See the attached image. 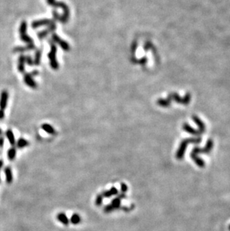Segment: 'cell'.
I'll list each match as a JSON object with an SVG mask.
<instances>
[{
    "label": "cell",
    "mask_w": 230,
    "mask_h": 231,
    "mask_svg": "<svg viewBox=\"0 0 230 231\" xmlns=\"http://www.w3.org/2000/svg\"><path fill=\"white\" fill-rule=\"evenodd\" d=\"M47 3L49 5L56 8H61L64 11V14L59 17V21L61 23H66L68 21L70 17V10L67 5L63 2H56L55 0H47Z\"/></svg>",
    "instance_id": "cell-1"
},
{
    "label": "cell",
    "mask_w": 230,
    "mask_h": 231,
    "mask_svg": "<svg viewBox=\"0 0 230 231\" xmlns=\"http://www.w3.org/2000/svg\"><path fill=\"white\" fill-rule=\"evenodd\" d=\"M201 141V138L197 137V138H187L185 140L182 141V142L181 143L180 146L179 147V150L176 153V158L178 159H182L185 151L186 150V147L190 143H194V144H197Z\"/></svg>",
    "instance_id": "cell-2"
},
{
    "label": "cell",
    "mask_w": 230,
    "mask_h": 231,
    "mask_svg": "<svg viewBox=\"0 0 230 231\" xmlns=\"http://www.w3.org/2000/svg\"><path fill=\"white\" fill-rule=\"evenodd\" d=\"M49 44L51 46V50L48 54V57L49 58V63H50V66L52 69L57 70L59 67L58 62L57 59H56V52H57V47L56 45L55 44L52 40L49 41Z\"/></svg>",
    "instance_id": "cell-3"
},
{
    "label": "cell",
    "mask_w": 230,
    "mask_h": 231,
    "mask_svg": "<svg viewBox=\"0 0 230 231\" xmlns=\"http://www.w3.org/2000/svg\"><path fill=\"white\" fill-rule=\"evenodd\" d=\"M191 96L190 93L185 94L184 97H181L177 93H170L167 96V99L171 101L172 100H173L177 103H180V104L183 105L189 104L190 101H191Z\"/></svg>",
    "instance_id": "cell-4"
},
{
    "label": "cell",
    "mask_w": 230,
    "mask_h": 231,
    "mask_svg": "<svg viewBox=\"0 0 230 231\" xmlns=\"http://www.w3.org/2000/svg\"><path fill=\"white\" fill-rule=\"evenodd\" d=\"M27 23L26 21H23L20 26V39L28 44H33L34 40L32 38L27 35Z\"/></svg>",
    "instance_id": "cell-5"
},
{
    "label": "cell",
    "mask_w": 230,
    "mask_h": 231,
    "mask_svg": "<svg viewBox=\"0 0 230 231\" xmlns=\"http://www.w3.org/2000/svg\"><path fill=\"white\" fill-rule=\"evenodd\" d=\"M52 41H53L55 44H58L59 46H61V47L64 50H65V51H69L70 49L69 44H68L67 42L64 41V40L61 39V38L58 36L57 34L55 33L52 34Z\"/></svg>",
    "instance_id": "cell-6"
},
{
    "label": "cell",
    "mask_w": 230,
    "mask_h": 231,
    "mask_svg": "<svg viewBox=\"0 0 230 231\" xmlns=\"http://www.w3.org/2000/svg\"><path fill=\"white\" fill-rule=\"evenodd\" d=\"M55 21L54 20H48V19H43V20H39L34 21L32 23V27L33 29L40 27L42 26H51L52 24H55Z\"/></svg>",
    "instance_id": "cell-7"
},
{
    "label": "cell",
    "mask_w": 230,
    "mask_h": 231,
    "mask_svg": "<svg viewBox=\"0 0 230 231\" xmlns=\"http://www.w3.org/2000/svg\"><path fill=\"white\" fill-rule=\"evenodd\" d=\"M213 147V141L211 140V139H210V140H209L208 141H207V144L206 145H205V148H194V150L192 151V153L194 154H198L200 153H209V152H210L211 150V149H212Z\"/></svg>",
    "instance_id": "cell-8"
},
{
    "label": "cell",
    "mask_w": 230,
    "mask_h": 231,
    "mask_svg": "<svg viewBox=\"0 0 230 231\" xmlns=\"http://www.w3.org/2000/svg\"><path fill=\"white\" fill-rule=\"evenodd\" d=\"M8 100V91L4 90L0 94V109L5 110L7 107Z\"/></svg>",
    "instance_id": "cell-9"
},
{
    "label": "cell",
    "mask_w": 230,
    "mask_h": 231,
    "mask_svg": "<svg viewBox=\"0 0 230 231\" xmlns=\"http://www.w3.org/2000/svg\"><path fill=\"white\" fill-rule=\"evenodd\" d=\"M24 82L28 86H29L30 88H36L37 86H38L37 83L35 82V81L32 78V76L31 73H26L24 75Z\"/></svg>",
    "instance_id": "cell-10"
},
{
    "label": "cell",
    "mask_w": 230,
    "mask_h": 231,
    "mask_svg": "<svg viewBox=\"0 0 230 231\" xmlns=\"http://www.w3.org/2000/svg\"><path fill=\"white\" fill-rule=\"evenodd\" d=\"M55 28H56L55 24H52L51 26H49V27L47 28L46 29L44 30V31H41V32H40L38 34V38H39V39H43V38H46V37L48 35V34L51 33V32L55 31Z\"/></svg>",
    "instance_id": "cell-11"
},
{
    "label": "cell",
    "mask_w": 230,
    "mask_h": 231,
    "mask_svg": "<svg viewBox=\"0 0 230 231\" xmlns=\"http://www.w3.org/2000/svg\"><path fill=\"white\" fill-rule=\"evenodd\" d=\"M192 119H193V121H194L195 123L197 124V127H198L199 132H200V133H203V132H204L205 130V126L204 123L201 121L200 119V117H198L197 116H195V115H194V116L192 117Z\"/></svg>",
    "instance_id": "cell-12"
},
{
    "label": "cell",
    "mask_w": 230,
    "mask_h": 231,
    "mask_svg": "<svg viewBox=\"0 0 230 231\" xmlns=\"http://www.w3.org/2000/svg\"><path fill=\"white\" fill-rule=\"evenodd\" d=\"M5 181L8 184H11L14 180V176H13V173H12L11 168L8 166L5 168Z\"/></svg>",
    "instance_id": "cell-13"
},
{
    "label": "cell",
    "mask_w": 230,
    "mask_h": 231,
    "mask_svg": "<svg viewBox=\"0 0 230 231\" xmlns=\"http://www.w3.org/2000/svg\"><path fill=\"white\" fill-rule=\"evenodd\" d=\"M25 63H26V56L21 55L18 58L17 69L20 73H24L25 71Z\"/></svg>",
    "instance_id": "cell-14"
},
{
    "label": "cell",
    "mask_w": 230,
    "mask_h": 231,
    "mask_svg": "<svg viewBox=\"0 0 230 231\" xmlns=\"http://www.w3.org/2000/svg\"><path fill=\"white\" fill-rule=\"evenodd\" d=\"M57 219L59 222H61L64 225H68L70 223V219L68 218L64 212H59L57 215Z\"/></svg>",
    "instance_id": "cell-15"
},
{
    "label": "cell",
    "mask_w": 230,
    "mask_h": 231,
    "mask_svg": "<svg viewBox=\"0 0 230 231\" xmlns=\"http://www.w3.org/2000/svg\"><path fill=\"white\" fill-rule=\"evenodd\" d=\"M5 135L8 138V141L11 144L12 147H14L15 144H16V139H15V137H14V134L13 131L11 129H8L6 130L5 132Z\"/></svg>",
    "instance_id": "cell-16"
},
{
    "label": "cell",
    "mask_w": 230,
    "mask_h": 231,
    "mask_svg": "<svg viewBox=\"0 0 230 231\" xmlns=\"http://www.w3.org/2000/svg\"><path fill=\"white\" fill-rule=\"evenodd\" d=\"M35 49V46L33 44H29L26 46H16L14 48L13 51L14 52H23L25 51H27V50H34Z\"/></svg>",
    "instance_id": "cell-17"
},
{
    "label": "cell",
    "mask_w": 230,
    "mask_h": 231,
    "mask_svg": "<svg viewBox=\"0 0 230 231\" xmlns=\"http://www.w3.org/2000/svg\"><path fill=\"white\" fill-rule=\"evenodd\" d=\"M182 129L185 131V132H188V133H190V134L197 135H199L201 134L200 132H199V130L198 131L196 130L195 129H194L193 127H191V126L188 124V123H184L182 126Z\"/></svg>",
    "instance_id": "cell-18"
},
{
    "label": "cell",
    "mask_w": 230,
    "mask_h": 231,
    "mask_svg": "<svg viewBox=\"0 0 230 231\" xmlns=\"http://www.w3.org/2000/svg\"><path fill=\"white\" fill-rule=\"evenodd\" d=\"M29 142L23 138H19L17 141H16V146L19 149L24 148V147L29 146Z\"/></svg>",
    "instance_id": "cell-19"
},
{
    "label": "cell",
    "mask_w": 230,
    "mask_h": 231,
    "mask_svg": "<svg viewBox=\"0 0 230 231\" xmlns=\"http://www.w3.org/2000/svg\"><path fill=\"white\" fill-rule=\"evenodd\" d=\"M70 222L73 224H74V225L79 224H80L82 222V217H81L79 214H73V215H71L70 218Z\"/></svg>",
    "instance_id": "cell-20"
},
{
    "label": "cell",
    "mask_w": 230,
    "mask_h": 231,
    "mask_svg": "<svg viewBox=\"0 0 230 231\" xmlns=\"http://www.w3.org/2000/svg\"><path fill=\"white\" fill-rule=\"evenodd\" d=\"M42 129L45 131L46 132H47L50 135H54L55 133V129L52 127L51 125L49 123H43L41 125Z\"/></svg>",
    "instance_id": "cell-21"
},
{
    "label": "cell",
    "mask_w": 230,
    "mask_h": 231,
    "mask_svg": "<svg viewBox=\"0 0 230 231\" xmlns=\"http://www.w3.org/2000/svg\"><path fill=\"white\" fill-rule=\"evenodd\" d=\"M17 156V150L14 147H11L9 150H8V159L10 161H14L16 158Z\"/></svg>",
    "instance_id": "cell-22"
},
{
    "label": "cell",
    "mask_w": 230,
    "mask_h": 231,
    "mask_svg": "<svg viewBox=\"0 0 230 231\" xmlns=\"http://www.w3.org/2000/svg\"><path fill=\"white\" fill-rule=\"evenodd\" d=\"M157 104L161 107L167 108V107L170 106V104H171V101L169 100L167 98V99H162V98H160V99H158L157 100Z\"/></svg>",
    "instance_id": "cell-23"
},
{
    "label": "cell",
    "mask_w": 230,
    "mask_h": 231,
    "mask_svg": "<svg viewBox=\"0 0 230 231\" xmlns=\"http://www.w3.org/2000/svg\"><path fill=\"white\" fill-rule=\"evenodd\" d=\"M111 204L114 206V208L115 209H119V208L120 207V206H121V200L117 197V198H114V199L111 200Z\"/></svg>",
    "instance_id": "cell-24"
},
{
    "label": "cell",
    "mask_w": 230,
    "mask_h": 231,
    "mask_svg": "<svg viewBox=\"0 0 230 231\" xmlns=\"http://www.w3.org/2000/svg\"><path fill=\"white\" fill-rule=\"evenodd\" d=\"M40 58H41V50H37L34 57V65H39L40 62Z\"/></svg>",
    "instance_id": "cell-25"
},
{
    "label": "cell",
    "mask_w": 230,
    "mask_h": 231,
    "mask_svg": "<svg viewBox=\"0 0 230 231\" xmlns=\"http://www.w3.org/2000/svg\"><path fill=\"white\" fill-rule=\"evenodd\" d=\"M103 200H104V198H103L102 193L97 194L96 197V199H95V205L96 206H100L102 204Z\"/></svg>",
    "instance_id": "cell-26"
},
{
    "label": "cell",
    "mask_w": 230,
    "mask_h": 231,
    "mask_svg": "<svg viewBox=\"0 0 230 231\" xmlns=\"http://www.w3.org/2000/svg\"><path fill=\"white\" fill-rule=\"evenodd\" d=\"M114 208L111 204H108L104 207V212L105 213H109V212H111L112 211L114 210Z\"/></svg>",
    "instance_id": "cell-27"
},
{
    "label": "cell",
    "mask_w": 230,
    "mask_h": 231,
    "mask_svg": "<svg viewBox=\"0 0 230 231\" xmlns=\"http://www.w3.org/2000/svg\"><path fill=\"white\" fill-rule=\"evenodd\" d=\"M128 186L126 185L125 183H120V190H121V192H122V193L125 194L126 193V192H128Z\"/></svg>",
    "instance_id": "cell-28"
},
{
    "label": "cell",
    "mask_w": 230,
    "mask_h": 231,
    "mask_svg": "<svg viewBox=\"0 0 230 231\" xmlns=\"http://www.w3.org/2000/svg\"><path fill=\"white\" fill-rule=\"evenodd\" d=\"M102 196H103V198H109L112 196V194H111V192L109 190H105V191H103V192H102Z\"/></svg>",
    "instance_id": "cell-29"
},
{
    "label": "cell",
    "mask_w": 230,
    "mask_h": 231,
    "mask_svg": "<svg viewBox=\"0 0 230 231\" xmlns=\"http://www.w3.org/2000/svg\"><path fill=\"white\" fill-rule=\"evenodd\" d=\"M109 191H110L111 194H112V196L117 195L118 194V189L116 187H114V186H112V187L110 189H109Z\"/></svg>",
    "instance_id": "cell-30"
},
{
    "label": "cell",
    "mask_w": 230,
    "mask_h": 231,
    "mask_svg": "<svg viewBox=\"0 0 230 231\" xmlns=\"http://www.w3.org/2000/svg\"><path fill=\"white\" fill-rule=\"evenodd\" d=\"M26 62L29 66L34 65V61L32 59V58L29 57V56H26Z\"/></svg>",
    "instance_id": "cell-31"
},
{
    "label": "cell",
    "mask_w": 230,
    "mask_h": 231,
    "mask_svg": "<svg viewBox=\"0 0 230 231\" xmlns=\"http://www.w3.org/2000/svg\"><path fill=\"white\" fill-rule=\"evenodd\" d=\"M52 15H53V18H54V20H59V17H60V16L58 15V14L57 13V11H53V12H52Z\"/></svg>",
    "instance_id": "cell-32"
},
{
    "label": "cell",
    "mask_w": 230,
    "mask_h": 231,
    "mask_svg": "<svg viewBox=\"0 0 230 231\" xmlns=\"http://www.w3.org/2000/svg\"><path fill=\"white\" fill-rule=\"evenodd\" d=\"M5 144V138L4 137L0 136V148H2Z\"/></svg>",
    "instance_id": "cell-33"
},
{
    "label": "cell",
    "mask_w": 230,
    "mask_h": 231,
    "mask_svg": "<svg viewBox=\"0 0 230 231\" xmlns=\"http://www.w3.org/2000/svg\"><path fill=\"white\" fill-rule=\"evenodd\" d=\"M4 117H5L4 110L0 109V120H2V119L4 118Z\"/></svg>",
    "instance_id": "cell-34"
},
{
    "label": "cell",
    "mask_w": 230,
    "mask_h": 231,
    "mask_svg": "<svg viewBox=\"0 0 230 231\" xmlns=\"http://www.w3.org/2000/svg\"><path fill=\"white\" fill-rule=\"evenodd\" d=\"M126 197V194H123V193H122L121 194H118V196H117V198H120V200L123 199V198H125Z\"/></svg>",
    "instance_id": "cell-35"
},
{
    "label": "cell",
    "mask_w": 230,
    "mask_h": 231,
    "mask_svg": "<svg viewBox=\"0 0 230 231\" xmlns=\"http://www.w3.org/2000/svg\"><path fill=\"white\" fill-rule=\"evenodd\" d=\"M3 165H4V162H3V160L0 159V170L2 169Z\"/></svg>",
    "instance_id": "cell-36"
},
{
    "label": "cell",
    "mask_w": 230,
    "mask_h": 231,
    "mask_svg": "<svg viewBox=\"0 0 230 231\" xmlns=\"http://www.w3.org/2000/svg\"><path fill=\"white\" fill-rule=\"evenodd\" d=\"M2 129L1 128H0V136H2Z\"/></svg>",
    "instance_id": "cell-37"
},
{
    "label": "cell",
    "mask_w": 230,
    "mask_h": 231,
    "mask_svg": "<svg viewBox=\"0 0 230 231\" xmlns=\"http://www.w3.org/2000/svg\"><path fill=\"white\" fill-rule=\"evenodd\" d=\"M0 181H1V177H0Z\"/></svg>",
    "instance_id": "cell-38"
},
{
    "label": "cell",
    "mask_w": 230,
    "mask_h": 231,
    "mask_svg": "<svg viewBox=\"0 0 230 231\" xmlns=\"http://www.w3.org/2000/svg\"><path fill=\"white\" fill-rule=\"evenodd\" d=\"M229 230H230V227H229Z\"/></svg>",
    "instance_id": "cell-39"
}]
</instances>
